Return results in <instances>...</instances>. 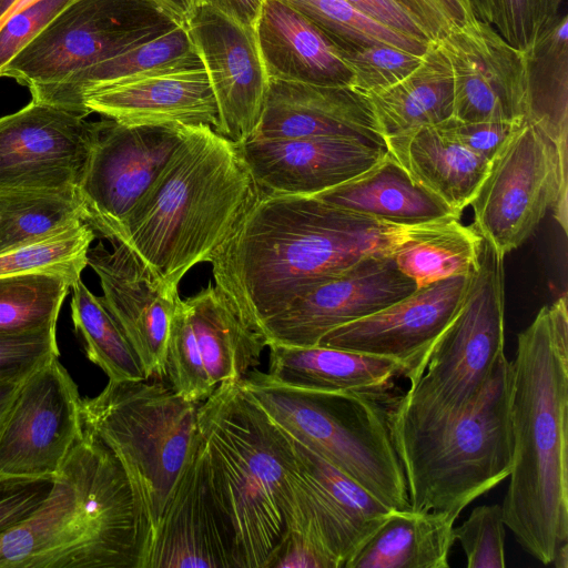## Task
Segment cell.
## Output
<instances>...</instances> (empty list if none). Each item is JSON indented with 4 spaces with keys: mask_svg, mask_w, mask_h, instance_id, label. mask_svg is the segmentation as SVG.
<instances>
[{
    "mask_svg": "<svg viewBox=\"0 0 568 568\" xmlns=\"http://www.w3.org/2000/svg\"><path fill=\"white\" fill-rule=\"evenodd\" d=\"M505 535L503 508L496 504L474 508L460 526L453 528L468 568H504Z\"/></svg>",
    "mask_w": 568,
    "mask_h": 568,
    "instance_id": "60d3db41",
    "label": "cell"
},
{
    "mask_svg": "<svg viewBox=\"0 0 568 568\" xmlns=\"http://www.w3.org/2000/svg\"><path fill=\"white\" fill-rule=\"evenodd\" d=\"M526 54L527 114L558 148L568 138V17L559 14Z\"/></svg>",
    "mask_w": 568,
    "mask_h": 568,
    "instance_id": "1f68e13d",
    "label": "cell"
},
{
    "mask_svg": "<svg viewBox=\"0 0 568 568\" xmlns=\"http://www.w3.org/2000/svg\"><path fill=\"white\" fill-rule=\"evenodd\" d=\"M455 219L376 220L315 196L261 190L210 263L215 286L253 328L362 260L394 256Z\"/></svg>",
    "mask_w": 568,
    "mask_h": 568,
    "instance_id": "6da1fadb",
    "label": "cell"
},
{
    "mask_svg": "<svg viewBox=\"0 0 568 568\" xmlns=\"http://www.w3.org/2000/svg\"><path fill=\"white\" fill-rule=\"evenodd\" d=\"M85 112L124 125L181 123L217 126V105L204 68L133 78L85 95Z\"/></svg>",
    "mask_w": 568,
    "mask_h": 568,
    "instance_id": "603a6c76",
    "label": "cell"
},
{
    "mask_svg": "<svg viewBox=\"0 0 568 568\" xmlns=\"http://www.w3.org/2000/svg\"><path fill=\"white\" fill-rule=\"evenodd\" d=\"M567 154L524 122L489 162L469 205L474 227L500 256L519 247L550 209L567 233Z\"/></svg>",
    "mask_w": 568,
    "mask_h": 568,
    "instance_id": "8fae6325",
    "label": "cell"
},
{
    "mask_svg": "<svg viewBox=\"0 0 568 568\" xmlns=\"http://www.w3.org/2000/svg\"><path fill=\"white\" fill-rule=\"evenodd\" d=\"M265 0H197L199 6L212 7L242 26L255 28Z\"/></svg>",
    "mask_w": 568,
    "mask_h": 568,
    "instance_id": "681fc988",
    "label": "cell"
},
{
    "mask_svg": "<svg viewBox=\"0 0 568 568\" xmlns=\"http://www.w3.org/2000/svg\"><path fill=\"white\" fill-rule=\"evenodd\" d=\"M424 28L432 41L475 19L470 0H396Z\"/></svg>",
    "mask_w": 568,
    "mask_h": 568,
    "instance_id": "7dc6e473",
    "label": "cell"
},
{
    "mask_svg": "<svg viewBox=\"0 0 568 568\" xmlns=\"http://www.w3.org/2000/svg\"><path fill=\"white\" fill-rule=\"evenodd\" d=\"M202 567L236 568L233 539L207 481L197 430L138 568Z\"/></svg>",
    "mask_w": 568,
    "mask_h": 568,
    "instance_id": "ffe728a7",
    "label": "cell"
},
{
    "mask_svg": "<svg viewBox=\"0 0 568 568\" xmlns=\"http://www.w3.org/2000/svg\"><path fill=\"white\" fill-rule=\"evenodd\" d=\"M508 415L505 526L544 565L568 540V312L564 293L517 336Z\"/></svg>",
    "mask_w": 568,
    "mask_h": 568,
    "instance_id": "7a4b0ae2",
    "label": "cell"
},
{
    "mask_svg": "<svg viewBox=\"0 0 568 568\" xmlns=\"http://www.w3.org/2000/svg\"><path fill=\"white\" fill-rule=\"evenodd\" d=\"M353 138L386 148L365 98L351 87L270 79L252 140Z\"/></svg>",
    "mask_w": 568,
    "mask_h": 568,
    "instance_id": "7402d4cb",
    "label": "cell"
},
{
    "mask_svg": "<svg viewBox=\"0 0 568 568\" xmlns=\"http://www.w3.org/2000/svg\"><path fill=\"white\" fill-rule=\"evenodd\" d=\"M71 290V317L88 359L98 365L110 382L146 379L135 352L101 296L94 295L81 278Z\"/></svg>",
    "mask_w": 568,
    "mask_h": 568,
    "instance_id": "d6a6232c",
    "label": "cell"
},
{
    "mask_svg": "<svg viewBox=\"0 0 568 568\" xmlns=\"http://www.w3.org/2000/svg\"><path fill=\"white\" fill-rule=\"evenodd\" d=\"M290 438L296 462L328 493L365 541L392 510L317 453Z\"/></svg>",
    "mask_w": 568,
    "mask_h": 568,
    "instance_id": "f35d334b",
    "label": "cell"
},
{
    "mask_svg": "<svg viewBox=\"0 0 568 568\" xmlns=\"http://www.w3.org/2000/svg\"><path fill=\"white\" fill-rule=\"evenodd\" d=\"M255 33L268 79L349 87L352 73L337 47L281 0H265Z\"/></svg>",
    "mask_w": 568,
    "mask_h": 568,
    "instance_id": "cb8c5ba5",
    "label": "cell"
},
{
    "mask_svg": "<svg viewBox=\"0 0 568 568\" xmlns=\"http://www.w3.org/2000/svg\"><path fill=\"white\" fill-rule=\"evenodd\" d=\"M313 196L396 224L460 217L439 197L417 184L388 152L364 173Z\"/></svg>",
    "mask_w": 568,
    "mask_h": 568,
    "instance_id": "f1b7e54d",
    "label": "cell"
},
{
    "mask_svg": "<svg viewBox=\"0 0 568 568\" xmlns=\"http://www.w3.org/2000/svg\"><path fill=\"white\" fill-rule=\"evenodd\" d=\"M72 0H40L0 27V69L36 38Z\"/></svg>",
    "mask_w": 568,
    "mask_h": 568,
    "instance_id": "ee69618b",
    "label": "cell"
},
{
    "mask_svg": "<svg viewBox=\"0 0 568 568\" xmlns=\"http://www.w3.org/2000/svg\"><path fill=\"white\" fill-rule=\"evenodd\" d=\"M504 258L483 239L460 306L423 375L388 402L392 440L440 432L477 400L504 353Z\"/></svg>",
    "mask_w": 568,
    "mask_h": 568,
    "instance_id": "8992f818",
    "label": "cell"
},
{
    "mask_svg": "<svg viewBox=\"0 0 568 568\" xmlns=\"http://www.w3.org/2000/svg\"><path fill=\"white\" fill-rule=\"evenodd\" d=\"M454 82L453 118L523 123L527 114L525 52L477 18L436 41Z\"/></svg>",
    "mask_w": 568,
    "mask_h": 568,
    "instance_id": "e0dca14e",
    "label": "cell"
},
{
    "mask_svg": "<svg viewBox=\"0 0 568 568\" xmlns=\"http://www.w3.org/2000/svg\"><path fill=\"white\" fill-rule=\"evenodd\" d=\"M94 230L82 219L36 241L0 254V276L50 274L72 286L88 265Z\"/></svg>",
    "mask_w": 568,
    "mask_h": 568,
    "instance_id": "8d00e7d4",
    "label": "cell"
},
{
    "mask_svg": "<svg viewBox=\"0 0 568 568\" xmlns=\"http://www.w3.org/2000/svg\"><path fill=\"white\" fill-rule=\"evenodd\" d=\"M29 374H0V432L17 397L19 388Z\"/></svg>",
    "mask_w": 568,
    "mask_h": 568,
    "instance_id": "f907efd6",
    "label": "cell"
},
{
    "mask_svg": "<svg viewBox=\"0 0 568 568\" xmlns=\"http://www.w3.org/2000/svg\"><path fill=\"white\" fill-rule=\"evenodd\" d=\"M266 375L282 385L324 392H385L400 364L388 357L315 346L270 345Z\"/></svg>",
    "mask_w": 568,
    "mask_h": 568,
    "instance_id": "83f0119b",
    "label": "cell"
},
{
    "mask_svg": "<svg viewBox=\"0 0 568 568\" xmlns=\"http://www.w3.org/2000/svg\"><path fill=\"white\" fill-rule=\"evenodd\" d=\"M59 354L55 327L0 337V374H30Z\"/></svg>",
    "mask_w": 568,
    "mask_h": 568,
    "instance_id": "f6af8a7d",
    "label": "cell"
},
{
    "mask_svg": "<svg viewBox=\"0 0 568 568\" xmlns=\"http://www.w3.org/2000/svg\"><path fill=\"white\" fill-rule=\"evenodd\" d=\"M16 2L17 0H0V20L6 16V13Z\"/></svg>",
    "mask_w": 568,
    "mask_h": 568,
    "instance_id": "9f6ffc18",
    "label": "cell"
},
{
    "mask_svg": "<svg viewBox=\"0 0 568 568\" xmlns=\"http://www.w3.org/2000/svg\"><path fill=\"white\" fill-rule=\"evenodd\" d=\"M237 145L261 190L308 196L364 173L387 152L353 138L261 139Z\"/></svg>",
    "mask_w": 568,
    "mask_h": 568,
    "instance_id": "44dd1931",
    "label": "cell"
},
{
    "mask_svg": "<svg viewBox=\"0 0 568 568\" xmlns=\"http://www.w3.org/2000/svg\"><path fill=\"white\" fill-rule=\"evenodd\" d=\"M93 139V122L36 100L1 116L0 192L78 191Z\"/></svg>",
    "mask_w": 568,
    "mask_h": 568,
    "instance_id": "5bb4252c",
    "label": "cell"
},
{
    "mask_svg": "<svg viewBox=\"0 0 568 568\" xmlns=\"http://www.w3.org/2000/svg\"><path fill=\"white\" fill-rule=\"evenodd\" d=\"M90 247L88 265L100 280L101 300L135 352L146 379L165 377L170 324L179 292L170 290L126 244Z\"/></svg>",
    "mask_w": 568,
    "mask_h": 568,
    "instance_id": "d6986e66",
    "label": "cell"
},
{
    "mask_svg": "<svg viewBox=\"0 0 568 568\" xmlns=\"http://www.w3.org/2000/svg\"><path fill=\"white\" fill-rule=\"evenodd\" d=\"M180 24L154 0H72L0 69V77L29 89L53 84Z\"/></svg>",
    "mask_w": 568,
    "mask_h": 568,
    "instance_id": "30bf717a",
    "label": "cell"
},
{
    "mask_svg": "<svg viewBox=\"0 0 568 568\" xmlns=\"http://www.w3.org/2000/svg\"><path fill=\"white\" fill-rule=\"evenodd\" d=\"M475 17L491 24L493 7L491 0H470Z\"/></svg>",
    "mask_w": 568,
    "mask_h": 568,
    "instance_id": "f5cc1de1",
    "label": "cell"
},
{
    "mask_svg": "<svg viewBox=\"0 0 568 568\" xmlns=\"http://www.w3.org/2000/svg\"><path fill=\"white\" fill-rule=\"evenodd\" d=\"M510 362L504 354L475 404L438 433L393 440L410 510L456 520L477 497L509 477Z\"/></svg>",
    "mask_w": 568,
    "mask_h": 568,
    "instance_id": "9c48e42d",
    "label": "cell"
},
{
    "mask_svg": "<svg viewBox=\"0 0 568 568\" xmlns=\"http://www.w3.org/2000/svg\"><path fill=\"white\" fill-rule=\"evenodd\" d=\"M524 123V122H523ZM521 123L464 121L453 116L435 125L444 135L491 161Z\"/></svg>",
    "mask_w": 568,
    "mask_h": 568,
    "instance_id": "bcb514c9",
    "label": "cell"
},
{
    "mask_svg": "<svg viewBox=\"0 0 568 568\" xmlns=\"http://www.w3.org/2000/svg\"><path fill=\"white\" fill-rule=\"evenodd\" d=\"M351 73V88L365 95L384 90L407 77L423 60L388 44H366L339 51Z\"/></svg>",
    "mask_w": 568,
    "mask_h": 568,
    "instance_id": "ab89813d",
    "label": "cell"
},
{
    "mask_svg": "<svg viewBox=\"0 0 568 568\" xmlns=\"http://www.w3.org/2000/svg\"><path fill=\"white\" fill-rule=\"evenodd\" d=\"M81 399L59 356L34 368L0 432V474L54 477L83 433Z\"/></svg>",
    "mask_w": 568,
    "mask_h": 568,
    "instance_id": "4fadbf2b",
    "label": "cell"
},
{
    "mask_svg": "<svg viewBox=\"0 0 568 568\" xmlns=\"http://www.w3.org/2000/svg\"><path fill=\"white\" fill-rule=\"evenodd\" d=\"M54 477L0 474V536L30 517L49 495Z\"/></svg>",
    "mask_w": 568,
    "mask_h": 568,
    "instance_id": "7bdbcfd3",
    "label": "cell"
},
{
    "mask_svg": "<svg viewBox=\"0 0 568 568\" xmlns=\"http://www.w3.org/2000/svg\"><path fill=\"white\" fill-rule=\"evenodd\" d=\"M40 0H17V2L11 7V9L6 13V16L0 20V27L13 14L17 12L28 8L29 6L38 2Z\"/></svg>",
    "mask_w": 568,
    "mask_h": 568,
    "instance_id": "11a10c76",
    "label": "cell"
},
{
    "mask_svg": "<svg viewBox=\"0 0 568 568\" xmlns=\"http://www.w3.org/2000/svg\"><path fill=\"white\" fill-rule=\"evenodd\" d=\"M483 237L474 226L455 219L414 240L394 255L398 270L417 287L457 275H469L479 257Z\"/></svg>",
    "mask_w": 568,
    "mask_h": 568,
    "instance_id": "836d02e7",
    "label": "cell"
},
{
    "mask_svg": "<svg viewBox=\"0 0 568 568\" xmlns=\"http://www.w3.org/2000/svg\"><path fill=\"white\" fill-rule=\"evenodd\" d=\"M186 28L217 105L215 131L236 144L252 140L270 82L255 29L205 4Z\"/></svg>",
    "mask_w": 568,
    "mask_h": 568,
    "instance_id": "2e32d148",
    "label": "cell"
},
{
    "mask_svg": "<svg viewBox=\"0 0 568 568\" xmlns=\"http://www.w3.org/2000/svg\"><path fill=\"white\" fill-rule=\"evenodd\" d=\"M139 555L129 479L84 427L43 503L0 536V568H138Z\"/></svg>",
    "mask_w": 568,
    "mask_h": 568,
    "instance_id": "277c9868",
    "label": "cell"
},
{
    "mask_svg": "<svg viewBox=\"0 0 568 568\" xmlns=\"http://www.w3.org/2000/svg\"><path fill=\"white\" fill-rule=\"evenodd\" d=\"M192 325L194 346L210 385L241 382L261 363L266 346L215 285L183 300Z\"/></svg>",
    "mask_w": 568,
    "mask_h": 568,
    "instance_id": "484cf974",
    "label": "cell"
},
{
    "mask_svg": "<svg viewBox=\"0 0 568 568\" xmlns=\"http://www.w3.org/2000/svg\"><path fill=\"white\" fill-rule=\"evenodd\" d=\"M367 17L409 37L432 41L424 28L396 0H345Z\"/></svg>",
    "mask_w": 568,
    "mask_h": 568,
    "instance_id": "c3c4849f",
    "label": "cell"
},
{
    "mask_svg": "<svg viewBox=\"0 0 568 568\" xmlns=\"http://www.w3.org/2000/svg\"><path fill=\"white\" fill-rule=\"evenodd\" d=\"M385 144L417 184L459 216L470 204L490 162L447 138L435 125L388 136Z\"/></svg>",
    "mask_w": 568,
    "mask_h": 568,
    "instance_id": "4316f807",
    "label": "cell"
},
{
    "mask_svg": "<svg viewBox=\"0 0 568 568\" xmlns=\"http://www.w3.org/2000/svg\"><path fill=\"white\" fill-rule=\"evenodd\" d=\"M94 139L78 189L83 220L119 242L124 219L164 168L185 134V124L124 125L93 122Z\"/></svg>",
    "mask_w": 568,
    "mask_h": 568,
    "instance_id": "7c38bea8",
    "label": "cell"
},
{
    "mask_svg": "<svg viewBox=\"0 0 568 568\" xmlns=\"http://www.w3.org/2000/svg\"><path fill=\"white\" fill-rule=\"evenodd\" d=\"M556 568H568V541L562 542L556 550L552 561Z\"/></svg>",
    "mask_w": 568,
    "mask_h": 568,
    "instance_id": "db71d44e",
    "label": "cell"
},
{
    "mask_svg": "<svg viewBox=\"0 0 568 568\" xmlns=\"http://www.w3.org/2000/svg\"><path fill=\"white\" fill-rule=\"evenodd\" d=\"M200 404L160 379L109 381L97 396L81 399L83 427L114 454L131 485L139 562L196 440Z\"/></svg>",
    "mask_w": 568,
    "mask_h": 568,
    "instance_id": "ba28073f",
    "label": "cell"
},
{
    "mask_svg": "<svg viewBox=\"0 0 568 568\" xmlns=\"http://www.w3.org/2000/svg\"><path fill=\"white\" fill-rule=\"evenodd\" d=\"M261 189L236 143L206 124L185 134L124 219L119 242L170 290L210 262Z\"/></svg>",
    "mask_w": 568,
    "mask_h": 568,
    "instance_id": "3957f363",
    "label": "cell"
},
{
    "mask_svg": "<svg viewBox=\"0 0 568 568\" xmlns=\"http://www.w3.org/2000/svg\"><path fill=\"white\" fill-rule=\"evenodd\" d=\"M416 288L394 256L367 257L264 321L258 332L266 346H315L329 331L374 314Z\"/></svg>",
    "mask_w": 568,
    "mask_h": 568,
    "instance_id": "ac0fdd59",
    "label": "cell"
},
{
    "mask_svg": "<svg viewBox=\"0 0 568 568\" xmlns=\"http://www.w3.org/2000/svg\"><path fill=\"white\" fill-rule=\"evenodd\" d=\"M70 288V283L58 275L0 276V337L55 327Z\"/></svg>",
    "mask_w": 568,
    "mask_h": 568,
    "instance_id": "d590c367",
    "label": "cell"
},
{
    "mask_svg": "<svg viewBox=\"0 0 568 568\" xmlns=\"http://www.w3.org/2000/svg\"><path fill=\"white\" fill-rule=\"evenodd\" d=\"M201 68L204 65L187 28L180 24L158 38L74 72L60 82L29 90L32 100L87 118L82 100L92 92L152 72Z\"/></svg>",
    "mask_w": 568,
    "mask_h": 568,
    "instance_id": "d4e9b609",
    "label": "cell"
},
{
    "mask_svg": "<svg viewBox=\"0 0 568 568\" xmlns=\"http://www.w3.org/2000/svg\"><path fill=\"white\" fill-rule=\"evenodd\" d=\"M320 29L339 51L366 45L388 44L424 54L429 42L389 28L355 9L345 0H281Z\"/></svg>",
    "mask_w": 568,
    "mask_h": 568,
    "instance_id": "74e56055",
    "label": "cell"
},
{
    "mask_svg": "<svg viewBox=\"0 0 568 568\" xmlns=\"http://www.w3.org/2000/svg\"><path fill=\"white\" fill-rule=\"evenodd\" d=\"M469 275H457L417 287L408 296L326 333L317 345L397 361L402 376L415 383L429 354L466 293Z\"/></svg>",
    "mask_w": 568,
    "mask_h": 568,
    "instance_id": "9a60e30c",
    "label": "cell"
},
{
    "mask_svg": "<svg viewBox=\"0 0 568 568\" xmlns=\"http://www.w3.org/2000/svg\"><path fill=\"white\" fill-rule=\"evenodd\" d=\"M80 219L83 211L78 191L0 192V254Z\"/></svg>",
    "mask_w": 568,
    "mask_h": 568,
    "instance_id": "e575fe53",
    "label": "cell"
},
{
    "mask_svg": "<svg viewBox=\"0 0 568 568\" xmlns=\"http://www.w3.org/2000/svg\"><path fill=\"white\" fill-rule=\"evenodd\" d=\"M384 138L453 116L454 82L449 62L430 41L419 65L397 83L363 95Z\"/></svg>",
    "mask_w": 568,
    "mask_h": 568,
    "instance_id": "f546056e",
    "label": "cell"
},
{
    "mask_svg": "<svg viewBox=\"0 0 568 568\" xmlns=\"http://www.w3.org/2000/svg\"><path fill=\"white\" fill-rule=\"evenodd\" d=\"M561 0H491V26L513 47L527 52L559 16Z\"/></svg>",
    "mask_w": 568,
    "mask_h": 568,
    "instance_id": "b9f144b4",
    "label": "cell"
},
{
    "mask_svg": "<svg viewBox=\"0 0 568 568\" xmlns=\"http://www.w3.org/2000/svg\"><path fill=\"white\" fill-rule=\"evenodd\" d=\"M454 523L438 511L392 510L344 568H448Z\"/></svg>",
    "mask_w": 568,
    "mask_h": 568,
    "instance_id": "4dcf8cb0",
    "label": "cell"
},
{
    "mask_svg": "<svg viewBox=\"0 0 568 568\" xmlns=\"http://www.w3.org/2000/svg\"><path fill=\"white\" fill-rule=\"evenodd\" d=\"M197 430L207 481L233 539L236 568H268L285 531L294 464L291 438L240 382L200 404Z\"/></svg>",
    "mask_w": 568,
    "mask_h": 568,
    "instance_id": "5b68a950",
    "label": "cell"
},
{
    "mask_svg": "<svg viewBox=\"0 0 568 568\" xmlns=\"http://www.w3.org/2000/svg\"><path fill=\"white\" fill-rule=\"evenodd\" d=\"M247 395L290 437L317 453L390 510L410 509L388 426L385 392H324L282 385L251 371Z\"/></svg>",
    "mask_w": 568,
    "mask_h": 568,
    "instance_id": "52a82bcc",
    "label": "cell"
},
{
    "mask_svg": "<svg viewBox=\"0 0 568 568\" xmlns=\"http://www.w3.org/2000/svg\"><path fill=\"white\" fill-rule=\"evenodd\" d=\"M164 9L176 17L182 23H186L194 16L199 2L197 0H154Z\"/></svg>",
    "mask_w": 568,
    "mask_h": 568,
    "instance_id": "816d5d0a",
    "label": "cell"
}]
</instances>
